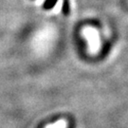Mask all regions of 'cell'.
Segmentation results:
<instances>
[{"instance_id": "cell-1", "label": "cell", "mask_w": 128, "mask_h": 128, "mask_svg": "<svg viewBox=\"0 0 128 128\" xmlns=\"http://www.w3.org/2000/svg\"><path fill=\"white\" fill-rule=\"evenodd\" d=\"M82 35L86 37L88 43V50L91 54H96L101 48V42L99 32L94 28L87 27L82 30Z\"/></svg>"}, {"instance_id": "cell-2", "label": "cell", "mask_w": 128, "mask_h": 128, "mask_svg": "<svg viewBox=\"0 0 128 128\" xmlns=\"http://www.w3.org/2000/svg\"><path fill=\"white\" fill-rule=\"evenodd\" d=\"M68 127V122L66 120H59L55 122L54 124L46 125L45 128H66Z\"/></svg>"}, {"instance_id": "cell-3", "label": "cell", "mask_w": 128, "mask_h": 128, "mask_svg": "<svg viewBox=\"0 0 128 128\" xmlns=\"http://www.w3.org/2000/svg\"><path fill=\"white\" fill-rule=\"evenodd\" d=\"M57 0H46L45 2V8L46 9H51L55 4H56Z\"/></svg>"}, {"instance_id": "cell-4", "label": "cell", "mask_w": 128, "mask_h": 128, "mask_svg": "<svg viewBox=\"0 0 128 128\" xmlns=\"http://www.w3.org/2000/svg\"><path fill=\"white\" fill-rule=\"evenodd\" d=\"M63 10H64V12L66 14H68V12H69V2H68V0H64V8H63Z\"/></svg>"}]
</instances>
